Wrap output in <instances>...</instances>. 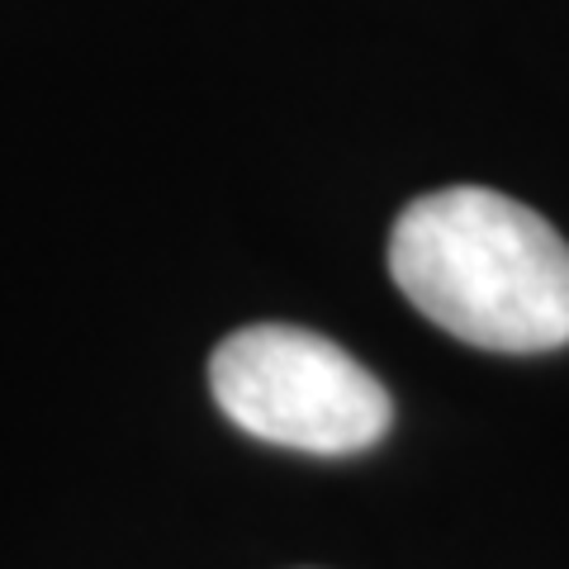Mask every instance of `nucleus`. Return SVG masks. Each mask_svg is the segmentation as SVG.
<instances>
[{"label": "nucleus", "instance_id": "f03ea898", "mask_svg": "<svg viewBox=\"0 0 569 569\" xmlns=\"http://www.w3.org/2000/svg\"><path fill=\"white\" fill-rule=\"evenodd\" d=\"M209 389L228 422L271 447L351 456L389 432V389L323 332L257 323L228 332L209 356Z\"/></svg>", "mask_w": 569, "mask_h": 569}, {"label": "nucleus", "instance_id": "f257e3e1", "mask_svg": "<svg viewBox=\"0 0 569 569\" xmlns=\"http://www.w3.org/2000/svg\"><path fill=\"white\" fill-rule=\"evenodd\" d=\"M389 276L470 347L531 356L569 342V242L489 186H447L408 204L389 233Z\"/></svg>", "mask_w": 569, "mask_h": 569}]
</instances>
